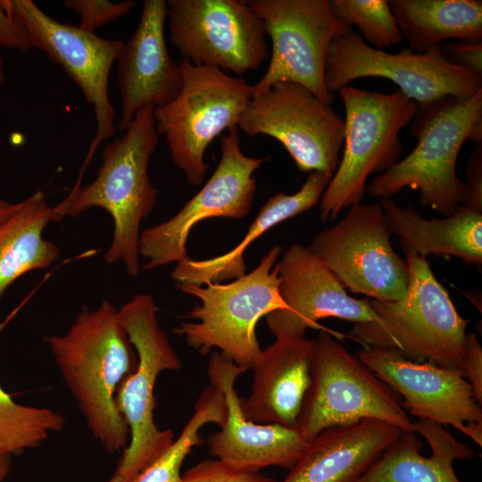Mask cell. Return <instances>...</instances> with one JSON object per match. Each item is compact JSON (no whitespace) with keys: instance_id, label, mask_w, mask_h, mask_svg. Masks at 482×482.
I'll use <instances>...</instances> for the list:
<instances>
[{"instance_id":"cell-1","label":"cell","mask_w":482,"mask_h":482,"mask_svg":"<svg viewBox=\"0 0 482 482\" xmlns=\"http://www.w3.org/2000/svg\"><path fill=\"white\" fill-rule=\"evenodd\" d=\"M44 339L93 436L107 452H123L129 430L115 395L138 361L119 311L104 300L96 309L84 308L66 334Z\"/></svg>"},{"instance_id":"cell-2","label":"cell","mask_w":482,"mask_h":482,"mask_svg":"<svg viewBox=\"0 0 482 482\" xmlns=\"http://www.w3.org/2000/svg\"><path fill=\"white\" fill-rule=\"evenodd\" d=\"M154 109L146 105L138 110L124 135L104 146L92 183L71 191L52 208V221L77 218L92 207L107 211L114 233L104 260L109 264L122 262L130 277L139 273L140 225L154 208L158 195L148 172L158 144Z\"/></svg>"},{"instance_id":"cell-3","label":"cell","mask_w":482,"mask_h":482,"mask_svg":"<svg viewBox=\"0 0 482 482\" xmlns=\"http://www.w3.org/2000/svg\"><path fill=\"white\" fill-rule=\"evenodd\" d=\"M414 149L373 179L367 191L374 198H391L404 188L420 192V202L443 217L462 204L465 183L457 160L466 140L482 142V88L466 98L447 96L418 105L411 121Z\"/></svg>"},{"instance_id":"cell-4","label":"cell","mask_w":482,"mask_h":482,"mask_svg":"<svg viewBox=\"0 0 482 482\" xmlns=\"http://www.w3.org/2000/svg\"><path fill=\"white\" fill-rule=\"evenodd\" d=\"M405 256L404 295L388 303L370 299L378 322L354 324L347 337L362 347L395 349L411 361L462 371L470 320L459 314L427 258Z\"/></svg>"},{"instance_id":"cell-5","label":"cell","mask_w":482,"mask_h":482,"mask_svg":"<svg viewBox=\"0 0 482 482\" xmlns=\"http://www.w3.org/2000/svg\"><path fill=\"white\" fill-rule=\"evenodd\" d=\"M281 250L273 246L255 269L229 283L176 284L200 303L187 314L195 321L183 322L174 332L201 354L216 348L240 368L253 369L262 352L256 336L258 321L287 309L279 293L277 265Z\"/></svg>"},{"instance_id":"cell-6","label":"cell","mask_w":482,"mask_h":482,"mask_svg":"<svg viewBox=\"0 0 482 482\" xmlns=\"http://www.w3.org/2000/svg\"><path fill=\"white\" fill-rule=\"evenodd\" d=\"M337 93L345 111L344 151L319 203L322 221L362 204L370 175L380 174L399 161L400 132L418 111V104L399 89L384 94L345 86Z\"/></svg>"},{"instance_id":"cell-7","label":"cell","mask_w":482,"mask_h":482,"mask_svg":"<svg viewBox=\"0 0 482 482\" xmlns=\"http://www.w3.org/2000/svg\"><path fill=\"white\" fill-rule=\"evenodd\" d=\"M118 311L138 363L115 395L117 409L129 430V441L108 482H130L174 442L170 429H159L154 423V387L160 373L179 370L182 364L159 325L152 295H137Z\"/></svg>"},{"instance_id":"cell-8","label":"cell","mask_w":482,"mask_h":482,"mask_svg":"<svg viewBox=\"0 0 482 482\" xmlns=\"http://www.w3.org/2000/svg\"><path fill=\"white\" fill-rule=\"evenodd\" d=\"M332 333L321 330L315 339L311 383L295 427L301 436L309 442L326 428L365 419L415 432L397 393Z\"/></svg>"},{"instance_id":"cell-9","label":"cell","mask_w":482,"mask_h":482,"mask_svg":"<svg viewBox=\"0 0 482 482\" xmlns=\"http://www.w3.org/2000/svg\"><path fill=\"white\" fill-rule=\"evenodd\" d=\"M182 87L164 105L154 107L158 135H162L173 163L194 186L209 170L204 154L221 132L237 127L253 96V85L209 66L181 59Z\"/></svg>"},{"instance_id":"cell-10","label":"cell","mask_w":482,"mask_h":482,"mask_svg":"<svg viewBox=\"0 0 482 482\" xmlns=\"http://www.w3.org/2000/svg\"><path fill=\"white\" fill-rule=\"evenodd\" d=\"M391 236L380 204L362 203L317 234L307 248L345 289L388 303L404 295L409 278L407 262L395 251Z\"/></svg>"},{"instance_id":"cell-11","label":"cell","mask_w":482,"mask_h":482,"mask_svg":"<svg viewBox=\"0 0 482 482\" xmlns=\"http://www.w3.org/2000/svg\"><path fill=\"white\" fill-rule=\"evenodd\" d=\"M368 77L390 79L418 105L447 96L466 98L482 88V75L449 62L439 47L392 54L369 46L354 31L334 38L325 62L327 89L335 95L353 80Z\"/></svg>"},{"instance_id":"cell-12","label":"cell","mask_w":482,"mask_h":482,"mask_svg":"<svg viewBox=\"0 0 482 482\" xmlns=\"http://www.w3.org/2000/svg\"><path fill=\"white\" fill-rule=\"evenodd\" d=\"M249 7L263 21L271 42L270 60L263 77L253 85V96L279 81L300 84L331 104L335 95L326 87L324 72L332 40L353 28L331 13L327 0H251Z\"/></svg>"},{"instance_id":"cell-13","label":"cell","mask_w":482,"mask_h":482,"mask_svg":"<svg viewBox=\"0 0 482 482\" xmlns=\"http://www.w3.org/2000/svg\"><path fill=\"white\" fill-rule=\"evenodd\" d=\"M237 128L278 140L303 172L333 175L338 166L345 120L300 84L279 81L252 96Z\"/></svg>"},{"instance_id":"cell-14","label":"cell","mask_w":482,"mask_h":482,"mask_svg":"<svg viewBox=\"0 0 482 482\" xmlns=\"http://www.w3.org/2000/svg\"><path fill=\"white\" fill-rule=\"evenodd\" d=\"M170 42L182 59L239 77L269 57L263 21L237 0H168Z\"/></svg>"},{"instance_id":"cell-15","label":"cell","mask_w":482,"mask_h":482,"mask_svg":"<svg viewBox=\"0 0 482 482\" xmlns=\"http://www.w3.org/2000/svg\"><path fill=\"white\" fill-rule=\"evenodd\" d=\"M1 4L29 34L33 48L45 52L61 65L93 106L96 132L77 179L81 182L95 151L115 131V111L109 98L108 82L125 42L101 37L79 25L60 22L31 0H1Z\"/></svg>"},{"instance_id":"cell-16","label":"cell","mask_w":482,"mask_h":482,"mask_svg":"<svg viewBox=\"0 0 482 482\" xmlns=\"http://www.w3.org/2000/svg\"><path fill=\"white\" fill-rule=\"evenodd\" d=\"M220 139V162L200 191L173 217L140 233L138 253L148 261L145 270L187 259V237L200 221L242 219L249 212L256 191L253 173L270 157L245 155L237 127L229 129Z\"/></svg>"},{"instance_id":"cell-17","label":"cell","mask_w":482,"mask_h":482,"mask_svg":"<svg viewBox=\"0 0 482 482\" xmlns=\"http://www.w3.org/2000/svg\"><path fill=\"white\" fill-rule=\"evenodd\" d=\"M279 293L287 305L266 315L276 338L304 337L307 328H328L318 320L337 318L354 324L378 322L369 298H354L306 246L292 245L277 262Z\"/></svg>"},{"instance_id":"cell-18","label":"cell","mask_w":482,"mask_h":482,"mask_svg":"<svg viewBox=\"0 0 482 482\" xmlns=\"http://www.w3.org/2000/svg\"><path fill=\"white\" fill-rule=\"evenodd\" d=\"M357 356L403 398V408L415 417L465 435L468 423H482L481 405L462 371L411 361L395 349L362 347Z\"/></svg>"},{"instance_id":"cell-19","label":"cell","mask_w":482,"mask_h":482,"mask_svg":"<svg viewBox=\"0 0 482 482\" xmlns=\"http://www.w3.org/2000/svg\"><path fill=\"white\" fill-rule=\"evenodd\" d=\"M245 371L220 352L210 357L209 380L223 395L227 408L224 424L207 439L210 453L240 470L258 471L270 466L290 470L308 442L295 428L255 423L246 418L235 387L237 378Z\"/></svg>"},{"instance_id":"cell-20","label":"cell","mask_w":482,"mask_h":482,"mask_svg":"<svg viewBox=\"0 0 482 482\" xmlns=\"http://www.w3.org/2000/svg\"><path fill=\"white\" fill-rule=\"evenodd\" d=\"M166 1L145 0L135 32L124 43L118 62L121 98L119 129L125 130L142 107L164 105L182 87V71L165 39Z\"/></svg>"},{"instance_id":"cell-21","label":"cell","mask_w":482,"mask_h":482,"mask_svg":"<svg viewBox=\"0 0 482 482\" xmlns=\"http://www.w3.org/2000/svg\"><path fill=\"white\" fill-rule=\"evenodd\" d=\"M402 432L372 419L326 428L281 482H358Z\"/></svg>"},{"instance_id":"cell-22","label":"cell","mask_w":482,"mask_h":482,"mask_svg":"<svg viewBox=\"0 0 482 482\" xmlns=\"http://www.w3.org/2000/svg\"><path fill=\"white\" fill-rule=\"evenodd\" d=\"M315 340L276 338L253 368L251 394L243 400L246 418L260 424L296 427L311 383Z\"/></svg>"},{"instance_id":"cell-23","label":"cell","mask_w":482,"mask_h":482,"mask_svg":"<svg viewBox=\"0 0 482 482\" xmlns=\"http://www.w3.org/2000/svg\"><path fill=\"white\" fill-rule=\"evenodd\" d=\"M415 432H402L358 482H460L455 460L475 453L436 422L419 419Z\"/></svg>"},{"instance_id":"cell-24","label":"cell","mask_w":482,"mask_h":482,"mask_svg":"<svg viewBox=\"0 0 482 482\" xmlns=\"http://www.w3.org/2000/svg\"><path fill=\"white\" fill-rule=\"evenodd\" d=\"M379 204L405 255L454 256L467 264L482 263V212L459 206L450 216L426 219L411 204L400 207L391 198Z\"/></svg>"},{"instance_id":"cell-25","label":"cell","mask_w":482,"mask_h":482,"mask_svg":"<svg viewBox=\"0 0 482 482\" xmlns=\"http://www.w3.org/2000/svg\"><path fill=\"white\" fill-rule=\"evenodd\" d=\"M332 174L310 172L295 194L278 193L262 206L242 241L230 251L206 260L189 257L179 263L171 273L176 284L202 286L208 282L235 279L245 274L244 254L247 247L265 232L282 221L309 211L320 203Z\"/></svg>"},{"instance_id":"cell-26","label":"cell","mask_w":482,"mask_h":482,"mask_svg":"<svg viewBox=\"0 0 482 482\" xmlns=\"http://www.w3.org/2000/svg\"><path fill=\"white\" fill-rule=\"evenodd\" d=\"M52 208L44 193L37 191L0 223V301L20 277L46 269L59 257L58 246L43 237Z\"/></svg>"},{"instance_id":"cell-27","label":"cell","mask_w":482,"mask_h":482,"mask_svg":"<svg viewBox=\"0 0 482 482\" xmlns=\"http://www.w3.org/2000/svg\"><path fill=\"white\" fill-rule=\"evenodd\" d=\"M410 50L424 53L448 39L482 37L481 0H390Z\"/></svg>"},{"instance_id":"cell-28","label":"cell","mask_w":482,"mask_h":482,"mask_svg":"<svg viewBox=\"0 0 482 482\" xmlns=\"http://www.w3.org/2000/svg\"><path fill=\"white\" fill-rule=\"evenodd\" d=\"M227 408L223 395L213 386H207L198 397L191 418L169 449L142 470L130 482H180L181 467L195 446L204 442L201 428L207 423L220 428L224 424Z\"/></svg>"},{"instance_id":"cell-29","label":"cell","mask_w":482,"mask_h":482,"mask_svg":"<svg viewBox=\"0 0 482 482\" xmlns=\"http://www.w3.org/2000/svg\"><path fill=\"white\" fill-rule=\"evenodd\" d=\"M15 313L3 323L0 331ZM64 418L50 409L15 403L0 386V450L15 455L40 445L53 432L60 431Z\"/></svg>"},{"instance_id":"cell-30","label":"cell","mask_w":482,"mask_h":482,"mask_svg":"<svg viewBox=\"0 0 482 482\" xmlns=\"http://www.w3.org/2000/svg\"><path fill=\"white\" fill-rule=\"evenodd\" d=\"M335 18L347 26L355 25L370 46L384 50L399 45L403 35L386 0H327Z\"/></svg>"},{"instance_id":"cell-31","label":"cell","mask_w":482,"mask_h":482,"mask_svg":"<svg viewBox=\"0 0 482 482\" xmlns=\"http://www.w3.org/2000/svg\"><path fill=\"white\" fill-rule=\"evenodd\" d=\"M63 4L79 15V26L81 29L95 32L96 29L129 12L135 6V2L132 0L120 3L107 0H65Z\"/></svg>"},{"instance_id":"cell-32","label":"cell","mask_w":482,"mask_h":482,"mask_svg":"<svg viewBox=\"0 0 482 482\" xmlns=\"http://www.w3.org/2000/svg\"><path fill=\"white\" fill-rule=\"evenodd\" d=\"M180 482H275L258 471L234 468L218 459L202 461L181 475Z\"/></svg>"},{"instance_id":"cell-33","label":"cell","mask_w":482,"mask_h":482,"mask_svg":"<svg viewBox=\"0 0 482 482\" xmlns=\"http://www.w3.org/2000/svg\"><path fill=\"white\" fill-rule=\"evenodd\" d=\"M439 51L449 62L482 75V37L445 42Z\"/></svg>"},{"instance_id":"cell-34","label":"cell","mask_w":482,"mask_h":482,"mask_svg":"<svg viewBox=\"0 0 482 482\" xmlns=\"http://www.w3.org/2000/svg\"><path fill=\"white\" fill-rule=\"evenodd\" d=\"M466 193L460 205L482 212V142L476 143L467 167Z\"/></svg>"},{"instance_id":"cell-35","label":"cell","mask_w":482,"mask_h":482,"mask_svg":"<svg viewBox=\"0 0 482 482\" xmlns=\"http://www.w3.org/2000/svg\"><path fill=\"white\" fill-rule=\"evenodd\" d=\"M464 378L470 384L478 403L482 404V347L477 336L467 333L462 366Z\"/></svg>"},{"instance_id":"cell-36","label":"cell","mask_w":482,"mask_h":482,"mask_svg":"<svg viewBox=\"0 0 482 482\" xmlns=\"http://www.w3.org/2000/svg\"><path fill=\"white\" fill-rule=\"evenodd\" d=\"M0 46L20 51L33 49L26 30L11 18L4 9L0 0Z\"/></svg>"},{"instance_id":"cell-37","label":"cell","mask_w":482,"mask_h":482,"mask_svg":"<svg viewBox=\"0 0 482 482\" xmlns=\"http://www.w3.org/2000/svg\"><path fill=\"white\" fill-rule=\"evenodd\" d=\"M12 455L0 450V482H4L11 472Z\"/></svg>"},{"instance_id":"cell-38","label":"cell","mask_w":482,"mask_h":482,"mask_svg":"<svg viewBox=\"0 0 482 482\" xmlns=\"http://www.w3.org/2000/svg\"><path fill=\"white\" fill-rule=\"evenodd\" d=\"M476 444L482 445V423L470 422L467 424V434Z\"/></svg>"},{"instance_id":"cell-39","label":"cell","mask_w":482,"mask_h":482,"mask_svg":"<svg viewBox=\"0 0 482 482\" xmlns=\"http://www.w3.org/2000/svg\"><path fill=\"white\" fill-rule=\"evenodd\" d=\"M18 206V203L12 204L0 198V223L6 219Z\"/></svg>"},{"instance_id":"cell-40","label":"cell","mask_w":482,"mask_h":482,"mask_svg":"<svg viewBox=\"0 0 482 482\" xmlns=\"http://www.w3.org/2000/svg\"><path fill=\"white\" fill-rule=\"evenodd\" d=\"M5 81V73H4V58L0 55V88Z\"/></svg>"}]
</instances>
